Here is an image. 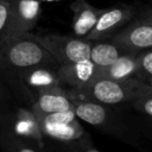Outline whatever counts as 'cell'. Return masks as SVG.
Listing matches in <instances>:
<instances>
[{"label": "cell", "mask_w": 152, "mask_h": 152, "mask_svg": "<svg viewBox=\"0 0 152 152\" xmlns=\"http://www.w3.org/2000/svg\"><path fill=\"white\" fill-rule=\"evenodd\" d=\"M53 87H62L57 74V66L42 65L24 72L19 80L18 87L12 93V95L30 107L40 91Z\"/></svg>", "instance_id": "cell-6"}, {"label": "cell", "mask_w": 152, "mask_h": 152, "mask_svg": "<svg viewBox=\"0 0 152 152\" xmlns=\"http://www.w3.org/2000/svg\"><path fill=\"white\" fill-rule=\"evenodd\" d=\"M62 152H100L93 144L91 138L89 133H87L83 138L66 144V145H61L58 146Z\"/></svg>", "instance_id": "cell-18"}, {"label": "cell", "mask_w": 152, "mask_h": 152, "mask_svg": "<svg viewBox=\"0 0 152 152\" xmlns=\"http://www.w3.org/2000/svg\"><path fill=\"white\" fill-rule=\"evenodd\" d=\"M8 0H0V46L7 38L8 33Z\"/></svg>", "instance_id": "cell-20"}, {"label": "cell", "mask_w": 152, "mask_h": 152, "mask_svg": "<svg viewBox=\"0 0 152 152\" xmlns=\"http://www.w3.org/2000/svg\"><path fill=\"white\" fill-rule=\"evenodd\" d=\"M100 68L96 66L89 58L78 62L59 64L57 74L62 87L70 90H82L99 78Z\"/></svg>", "instance_id": "cell-10"}, {"label": "cell", "mask_w": 152, "mask_h": 152, "mask_svg": "<svg viewBox=\"0 0 152 152\" xmlns=\"http://www.w3.org/2000/svg\"><path fill=\"white\" fill-rule=\"evenodd\" d=\"M127 51L140 52L152 48V18L145 13L132 18L113 38Z\"/></svg>", "instance_id": "cell-8"}, {"label": "cell", "mask_w": 152, "mask_h": 152, "mask_svg": "<svg viewBox=\"0 0 152 152\" xmlns=\"http://www.w3.org/2000/svg\"><path fill=\"white\" fill-rule=\"evenodd\" d=\"M30 108L34 115L74 109L72 100L68 89L64 87H53L40 91L33 100Z\"/></svg>", "instance_id": "cell-11"}, {"label": "cell", "mask_w": 152, "mask_h": 152, "mask_svg": "<svg viewBox=\"0 0 152 152\" xmlns=\"http://www.w3.org/2000/svg\"><path fill=\"white\" fill-rule=\"evenodd\" d=\"M72 11V34L80 38H86L94 28L102 8H97L87 0H74L70 4Z\"/></svg>", "instance_id": "cell-12"}, {"label": "cell", "mask_w": 152, "mask_h": 152, "mask_svg": "<svg viewBox=\"0 0 152 152\" xmlns=\"http://www.w3.org/2000/svg\"><path fill=\"white\" fill-rule=\"evenodd\" d=\"M139 66V80L148 83L152 80V48L142 50L137 53Z\"/></svg>", "instance_id": "cell-17"}, {"label": "cell", "mask_w": 152, "mask_h": 152, "mask_svg": "<svg viewBox=\"0 0 152 152\" xmlns=\"http://www.w3.org/2000/svg\"><path fill=\"white\" fill-rule=\"evenodd\" d=\"M142 13H145L146 15H148V17H151V18H152V7L147 8V10H146V11H144Z\"/></svg>", "instance_id": "cell-22"}, {"label": "cell", "mask_w": 152, "mask_h": 152, "mask_svg": "<svg viewBox=\"0 0 152 152\" xmlns=\"http://www.w3.org/2000/svg\"><path fill=\"white\" fill-rule=\"evenodd\" d=\"M148 84H150V86L152 87V80H150V81H148Z\"/></svg>", "instance_id": "cell-24"}, {"label": "cell", "mask_w": 152, "mask_h": 152, "mask_svg": "<svg viewBox=\"0 0 152 152\" xmlns=\"http://www.w3.org/2000/svg\"><path fill=\"white\" fill-rule=\"evenodd\" d=\"M42 65L59 64L32 32L7 37L0 46V78L11 93L18 87L24 72Z\"/></svg>", "instance_id": "cell-1"}, {"label": "cell", "mask_w": 152, "mask_h": 152, "mask_svg": "<svg viewBox=\"0 0 152 152\" xmlns=\"http://www.w3.org/2000/svg\"><path fill=\"white\" fill-rule=\"evenodd\" d=\"M70 91L75 95L100 103L122 107L128 106L133 100L142 95L152 94V87L139 78L109 80L99 77L84 89Z\"/></svg>", "instance_id": "cell-3"}, {"label": "cell", "mask_w": 152, "mask_h": 152, "mask_svg": "<svg viewBox=\"0 0 152 152\" xmlns=\"http://www.w3.org/2000/svg\"><path fill=\"white\" fill-rule=\"evenodd\" d=\"M131 52L127 51L125 48L119 45L118 43L113 42L112 39L107 40H96L91 42L89 59L99 68L107 66L116 61L120 56Z\"/></svg>", "instance_id": "cell-15"}, {"label": "cell", "mask_w": 152, "mask_h": 152, "mask_svg": "<svg viewBox=\"0 0 152 152\" xmlns=\"http://www.w3.org/2000/svg\"><path fill=\"white\" fill-rule=\"evenodd\" d=\"M42 0H8V33L7 37L31 32L43 12Z\"/></svg>", "instance_id": "cell-9"}, {"label": "cell", "mask_w": 152, "mask_h": 152, "mask_svg": "<svg viewBox=\"0 0 152 152\" xmlns=\"http://www.w3.org/2000/svg\"><path fill=\"white\" fill-rule=\"evenodd\" d=\"M0 126L45 150V137L42 133L37 116L30 107H18L11 102L0 106Z\"/></svg>", "instance_id": "cell-4"}, {"label": "cell", "mask_w": 152, "mask_h": 152, "mask_svg": "<svg viewBox=\"0 0 152 152\" xmlns=\"http://www.w3.org/2000/svg\"><path fill=\"white\" fill-rule=\"evenodd\" d=\"M138 52H127L120 56L112 64L100 68L99 77L109 80L139 78V66L137 61Z\"/></svg>", "instance_id": "cell-13"}, {"label": "cell", "mask_w": 152, "mask_h": 152, "mask_svg": "<svg viewBox=\"0 0 152 152\" xmlns=\"http://www.w3.org/2000/svg\"><path fill=\"white\" fill-rule=\"evenodd\" d=\"M12 99H13V95L11 90L5 84V82L0 78V106L12 102Z\"/></svg>", "instance_id": "cell-21"}, {"label": "cell", "mask_w": 152, "mask_h": 152, "mask_svg": "<svg viewBox=\"0 0 152 152\" xmlns=\"http://www.w3.org/2000/svg\"><path fill=\"white\" fill-rule=\"evenodd\" d=\"M40 44L52 55L58 64L78 62L89 58L91 40L74 34L63 36L57 33L36 34Z\"/></svg>", "instance_id": "cell-5"}, {"label": "cell", "mask_w": 152, "mask_h": 152, "mask_svg": "<svg viewBox=\"0 0 152 152\" xmlns=\"http://www.w3.org/2000/svg\"><path fill=\"white\" fill-rule=\"evenodd\" d=\"M42 133L46 139L52 140L58 146L66 145L74 142L81 138H83L88 132H86L84 127L81 124V120L77 118L71 122L64 125H55V126H40Z\"/></svg>", "instance_id": "cell-14"}, {"label": "cell", "mask_w": 152, "mask_h": 152, "mask_svg": "<svg viewBox=\"0 0 152 152\" xmlns=\"http://www.w3.org/2000/svg\"><path fill=\"white\" fill-rule=\"evenodd\" d=\"M135 8L131 5H114L108 8H102V12L90 33L86 39L107 40L112 39L132 18L135 17Z\"/></svg>", "instance_id": "cell-7"}, {"label": "cell", "mask_w": 152, "mask_h": 152, "mask_svg": "<svg viewBox=\"0 0 152 152\" xmlns=\"http://www.w3.org/2000/svg\"><path fill=\"white\" fill-rule=\"evenodd\" d=\"M68 91L72 100L74 112L81 121L87 122L94 128L109 134L125 144L137 148L140 147V131L137 124L131 122L128 116L119 109L120 107L108 106L81 97L71 93L69 89Z\"/></svg>", "instance_id": "cell-2"}, {"label": "cell", "mask_w": 152, "mask_h": 152, "mask_svg": "<svg viewBox=\"0 0 152 152\" xmlns=\"http://www.w3.org/2000/svg\"><path fill=\"white\" fill-rule=\"evenodd\" d=\"M43 2H56V1H61V0H42Z\"/></svg>", "instance_id": "cell-23"}, {"label": "cell", "mask_w": 152, "mask_h": 152, "mask_svg": "<svg viewBox=\"0 0 152 152\" xmlns=\"http://www.w3.org/2000/svg\"><path fill=\"white\" fill-rule=\"evenodd\" d=\"M0 150L2 152H45L32 141L13 134L2 126H0Z\"/></svg>", "instance_id": "cell-16"}, {"label": "cell", "mask_w": 152, "mask_h": 152, "mask_svg": "<svg viewBox=\"0 0 152 152\" xmlns=\"http://www.w3.org/2000/svg\"><path fill=\"white\" fill-rule=\"evenodd\" d=\"M137 114L152 119V94L142 95L128 104Z\"/></svg>", "instance_id": "cell-19"}]
</instances>
